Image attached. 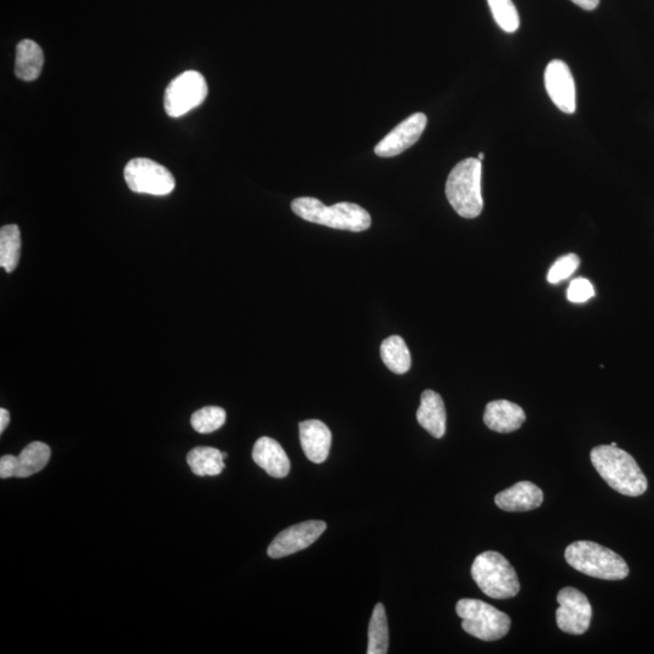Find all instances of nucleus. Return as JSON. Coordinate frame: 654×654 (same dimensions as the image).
Returning a JSON list of instances; mask_svg holds the SVG:
<instances>
[{
	"label": "nucleus",
	"mask_w": 654,
	"mask_h": 654,
	"mask_svg": "<svg viewBox=\"0 0 654 654\" xmlns=\"http://www.w3.org/2000/svg\"><path fill=\"white\" fill-rule=\"evenodd\" d=\"M558 604L556 623L560 630L571 635L587 633L593 617V608L587 595L576 588H564L558 594Z\"/></svg>",
	"instance_id": "nucleus-9"
},
{
	"label": "nucleus",
	"mask_w": 654,
	"mask_h": 654,
	"mask_svg": "<svg viewBox=\"0 0 654 654\" xmlns=\"http://www.w3.org/2000/svg\"><path fill=\"white\" fill-rule=\"evenodd\" d=\"M485 154L484 153H479L478 159L479 160H484Z\"/></svg>",
	"instance_id": "nucleus-31"
},
{
	"label": "nucleus",
	"mask_w": 654,
	"mask_h": 654,
	"mask_svg": "<svg viewBox=\"0 0 654 654\" xmlns=\"http://www.w3.org/2000/svg\"><path fill=\"white\" fill-rule=\"evenodd\" d=\"M572 2L584 10H594L600 4V0H572Z\"/></svg>",
	"instance_id": "nucleus-29"
},
{
	"label": "nucleus",
	"mask_w": 654,
	"mask_h": 654,
	"mask_svg": "<svg viewBox=\"0 0 654 654\" xmlns=\"http://www.w3.org/2000/svg\"><path fill=\"white\" fill-rule=\"evenodd\" d=\"M16 456L5 455L0 458V478L9 479L15 478L16 472Z\"/></svg>",
	"instance_id": "nucleus-28"
},
{
	"label": "nucleus",
	"mask_w": 654,
	"mask_h": 654,
	"mask_svg": "<svg viewBox=\"0 0 654 654\" xmlns=\"http://www.w3.org/2000/svg\"><path fill=\"white\" fill-rule=\"evenodd\" d=\"M187 463L192 472L198 476L220 475L226 467L222 452L206 446H198L189 451Z\"/></svg>",
	"instance_id": "nucleus-20"
},
{
	"label": "nucleus",
	"mask_w": 654,
	"mask_h": 654,
	"mask_svg": "<svg viewBox=\"0 0 654 654\" xmlns=\"http://www.w3.org/2000/svg\"><path fill=\"white\" fill-rule=\"evenodd\" d=\"M44 66V53L42 48L31 39L21 40L16 48L15 74L24 82H33Z\"/></svg>",
	"instance_id": "nucleus-18"
},
{
	"label": "nucleus",
	"mask_w": 654,
	"mask_h": 654,
	"mask_svg": "<svg viewBox=\"0 0 654 654\" xmlns=\"http://www.w3.org/2000/svg\"><path fill=\"white\" fill-rule=\"evenodd\" d=\"M427 126V117L423 113L412 114L401 122L375 147L378 157L392 158L409 149L420 140Z\"/></svg>",
	"instance_id": "nucleus-12"
},
{
	"label": "nucleus",
	"mask_w": 654,
	"mask_h": 654,
	"mask_svg": "<svg viewBox=\"0 0 654 654\" xmlns=\"http://www.w3.org/2000/svg\"><path fill=\"white\" fill-rule=\"evenodd\" d=\"M525 421V411L512 401L496 400L486 406L484 422L493 432L513 433L521 428Z\"/></svg>",
	"instance_id": "nucleus-16"
},
{
	"label": "nucleus",
	"mask_w": 654,
	"mask_h": 654,
	"mask_svg": "<svg viewBox=\"0 0 654 654\" xmlns=\"http://www.w3.org/2000/svg\"><path fill=\"white\" fill-rule=\"evenodd\" d=\"M222 456H223V458H225V460H226V458L228 457V455H227L226 452H222Z\"/></svg>",
	"instance_id": "nucleus-32"
},
{
	"label": "nucleus",
	"mask_w": 654,
	"mask_h": 654,
	"mask_svg": "<svg viewBox=\"0 0 654 654\" xmlns=\"http://www.w3.org/2000/svg\"><path fill=\"white\" fill-rule=\"evenodd\" d=\"M497 25L504 32L514 33L520 26V17L512 0H487Z\"/></svg>",
	"instance_id": "nucleus-25"
},
{
	"label": "nucleus",
	"mask_w": 654,
	"mask_h": 654,
	"mask_svg": "<svg viewBox=\"0 0 654 654\" xmlns=\"http://www.w3.org/2000/svg\"><path fill=\"white\" fill-rule=\"evenodd\" d=\"M326 522L309 520L281 531L269 545L268 555L273 559L285 558L311 547L326 530Z\"/></svg>",
	"instance_id": "nucleus-10"
},
{
	"label": "nucleus",
	"mask_w": 654,
	"mask_h": 654,
	"mask_svg": "<svg viewBox=\"0 0 654 654\" xmlns=\"http://www.w3.org/2000/svg\"><path fill=\"white\" fill-rule=\"evenodd\" d=\"M481 176L483 164L475 158L462 160L450 172L446 182V197L461 217H478L484 209Z\"/></svg>",
	"instance_id": "nucleus-3"
},
{
	"label": "nucleus",
	"mask_w": 654,
	"mask_h": 654,
	"mask_svg": "<svg viewBox=\"0 0 654 654\" xmlns=\"http://www.w3.org/2000/svg\"><path fill=\"white\" fill-rule=\"evenodd\" d=\"M21 232L16 225H8L0 229V267L7 273H13L19 265L21 257Z\"/></svg>",
	"instance_id": "nucleus-22"
},
{
	"label": "nucleus",
	"mask_w": 654,
	"mask_h": 654,
	"mask_svg": "<svg viewBox=\"0 0 654 654\" xmlns=\"http://www.w3.org/2000/svg\"><path fill=\"white\" fill-rule=\"evenodd\" d=\"M472 577L489 598L506 600L520 592L519 577L510 562L497 552H485L476 556Z\"/></svg>",
	"instance_id": "nucleus-5"
},
{
	"label": "nucleus",
	"mask_w": 654,
	"mask_h": 654,
	"mask_svg": "<svg viewBox=\"0 0 654 654\" xmlns=\"http://www.w3.org/2000/svg\"><path fill=\"white\" fill-rule=\"evenodd\" d=\"M10 423V413L8 410L0 409V433H4Z\"/></svg>",
	"instance_id": "nucleus-30"
},
{
	"label": "nucleus",
	"mask_w": 654,
	"mask_h": 654,
	"mask_svg": "<svg viewBox=\"0 0 654 654\" xmlns=\"http://www.w3.org/2000/svg\"><path fill=\"white\" fill-rule=\"evenodd\" d=\"M594 286L588 279L577 278L571 281L569 290H567V298L573 303H584L594 297Z\"/></svg>",
	"instance_id": "nucleus-27"
},
{
	"label": "nucleus",
	"mask_w": 654,
	"mask_h": 654,
	"mask_svg": "<svg viewBox=\"0 0 654 654\" xmlns=\"http://www.w3.org/2000/svg\"><path fill=\"white\" fill-rule=\"evenodd\" d=\"M545 89L561 112L576 111V86L569 66L564 61L549 62L544 74Z\"/></svg>",
	"instance_id": "nucleus-11"
},
{
	"label": "nucleus",
	"mask_w": 654,
	"mask_h": 654,
	"mask_svg": "<svg viewBox=\"0 0 654 654\" xmlns=\"http://www.w3.org/2000/svg\"><path fill=\"white\" fill-rule=\"evenodd\" d=\"M565 559L578 572L604 581H621L630 572L621 555L594 542L579 541L570 544L566 548Z\"/></svg>",
	"instance_id": "nucleus-4"
},
{
	"label": "nucleus",
	"mask_w": 654,
	"mask_h": 654,
	"mask_svg": "<svg viewBox=\"0 0 654 654\" xmlns=\"http://www.w3.org/2000/svg\"><path fill=\"white\" fill-rule=\"evenodd\" d=\"M226 420L227 413L222 407L206 406L193 413L191 424L195 432L210 434L220 429Z\"/></svg>",
	"instance_id": "nucleus-24"
},
{
	"label": "nucleus",
	"mask_w": 654,
	"mask_h": 654,
	"mask_svg": "<svg viewBox=\"0 0 654 654\" xmlns=\"http://www.w3.org/2000/svg\"><path fill=\"white\" fill-rule=\"evenodd\" d=\"M456 612L462 619L463 630L479 640L502 639L512 625V619L507 613L481 600L462 599L457 602Z\"/></svg>",
	"instance_id": "nucleus-6"
},
{
	"label": "nucleus",
	"mask_w": 654,
	"mask_h": 654,
	"mask_svg": "<svg viewBox=\"0 0 654 654\" xmlns=\"http://www.w3.org/2000/svg\"><path fill=\"white\" fill-rule=\"evenodd\" d=\"M590 460L607 485L621 495L639 497L646 492V476L627 451L612 445L596 446L590 452Z\"/></svg>",
	"instance_id": "nucleus-1"
},
{
	"label": "nucleus",
	"mask_w": 654,
	"mask_h": 654,
	"mask_svg": "<svg viewBox=\"0 0 654 654\" xmlns=\"http://www.w3.org/2000/svg\"><path fill=\"white\" fill-rule=\"evenodd\" d=\"M50 457L51 450L47 444L34 441L27 445L20 455L16 456L15 478H28V476L42 472L47 467Z\"/></svg>",
	"instance_id": "nucleus-19"
},
{
	"label": "nucleus",
	"mask_w": 654,
	"mask_h": 654,
	"mask_svg": "<svg viewBox=\"0 0 654 654\" xmlns=\"http://www.w3.org/2000/svg\"><path fill=\"white\" fill-rule=\"evenodd\" d=\"M543 501V491L530 481H520L495 498L497 507L509 513L530 512L541 507Z\"/></svg>",
	"instance_id": "nucleus-13"
},
{
	"label": "nucleus",
	"mask_w": 654,
	"mask_h": 654,
	"mask_svg": "<svg viewBox=\"0 0 654 654\" xmlns=\"http://www.w3.org/2000/svg\"><path fill=\"white\" fill-rule=\"evenodd\" d=\"M209 88L202 73L187 71L176 77L165 90L164 108L171 118H180L199 107L208 96Z\"/></svg>",
	"instance_id": "nucleus-7"
},
{
	"label": "nucleus",
	"mask_w": 654,
	"mask_h": 654,
	"mask_svg": "<svg viewBox=\"0 0 654 654\" xmlns=\"http://www.w3.org/2000/svg\"><path fill=\"white\" fill-rule=\"evenodd\" d=\"M389 647V629L386 608L377 604L372 612L369 625V645L367 654H386Z\"/></svg>",
	"instance_id": "nucleus-23"
},
{
	"label": "nucleus",
	"mask_w": 654,
	"mask_h": 654,
	"mask_svg": "<svg viewBox=\"0 0 654 654\" xmlns=\"http://www.w3.org/2000/svg\"><path fill=\"white\" fill-rule=\"evenodd\" d=\"M291 209L302 220L340 231L364 232L371 227V216L354 203L326 206L319 199L303 197L291 203Z\"/></svg>",
	"instance_id": "nucleus-2"
},
{
	"label": "nucleus",
	"mask_w": 654,
	"mask_h": 654,
	"mask_svg": "<svg viewBox=\"0 0 654 654\" xmlns=\"http://www.w3.org/2000/svg\"><path fill=\"white\" fill-rule=\"evenodd\" d=\"M579 265H581V258L575 254L560 257L549 269L547 277L549 283L559 284L561 281L570 278L577 271Z\"/></svg>",
	"instance_id": "nucleus-26"
},
{
	"label": "nucleus",
	"mask_w": 654,
	"mask_h": 654,
	"mask_svg": "<svg viewBox=\"0 0 654 654\" xmlns=\"http://www.w3.org/2000/svg\"><path fill=\"white\" fill-rule=\"evenodd\" d=\"M124 179L131 191L163 197L174 191V175L154 160L136 158L130 160L124 169Z\"/></svg>",
	"instance_id": "nucleus-8"
},
{
	"label": "nucleus",
	"mask_w": 654,
	"mask_h": 654,
	"mask_svg": "<svg viewBox=\"0 0 654 654\" xmlns=\"http://www.w3.org/2000/svg\"><path fill=\"white\" fill-rule=\"evenodd\" d=\"M300 441L309 461L320 464L329 457L332 434L325 423L318 420L301 422Z\"/></svg>",
	"instance_id": "nucleus-15"
},
{
	"label": "nucleus",
	"mask_w": 654,
	"mask_h": 654,
	"mask_svg": "<svg viewBox=\"0 0 654 654\" xmlns=\"http://www.w3.org/2000/svg\"><path fill=\"white\" fill-rule=\"evenodd\" d=\"M417 421L420 426L436 439H441L446 433V410L443 398L434 390H424L421 395V406L417 410Z\"/></svg>",
	"instance_id": "nucleus-17"
},
{
	"label": "nucleus",
	"mask_w": 654,
	"mask_h": 654,
	"mask_svg": "<svg viewBox=\"0 0 654 654\" xmlns=\"http://www.w3.org/2000/svg\"><path fill=\"white\" fill-rule=\"evenodd\" d=\"M381 358L394 374L404 375L411 367V353L400 336H390L381 344Z\"/></svg>",
	"instance_id": "nucleus-21"
},
{
	"label": "nucleus",
	"mask_w": 654,
	"mask_h": 654,
	"mask_svg": "<svg viewBox=\"0 0 654 654\" xmlns=\"http://www.w3.org/2000/svg\"><path fill=\"white\" fill-rule=\"evenodd\" d=\"M252 458L258 467L273 478L283 479L290 473L291 463L285 450L277 440L262 436L256 441Z\"/></svg>",
	"instance_id": "nucleus-14"
}]
</instances>
